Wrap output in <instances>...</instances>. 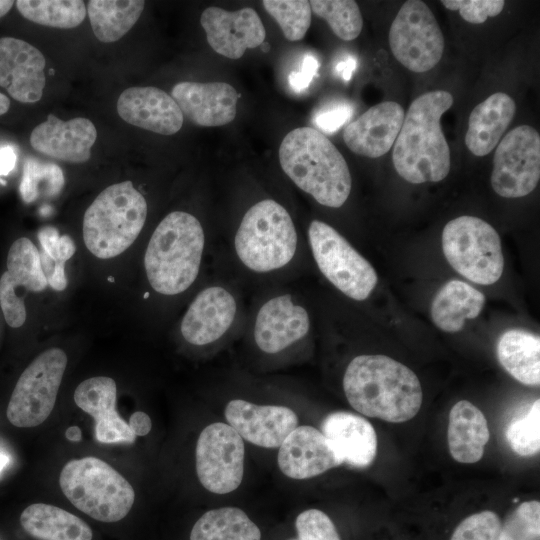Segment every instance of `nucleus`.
<instances>
[{
	"mask_svg": "<svg viewBox=\"0 0 540 540\" xmlns=\"http://www.w3.org/2000/svg\"><path fill=\"white\" fill-rule=\"evenodd\" d=\"M343 389L357 412L392 423L415 417L423 401L416 374L385 355L354 357L345 370Z\"/></svg>",
	"mask_w": 540,
	"mask_h": 540,
	"instance_id": "obj_1",
	"label": "nucleus"
},
{
	"mask_svg": "<svg viewBox=\"0 0 540 540\" xmlns=\"http://www.w3.org/2000/svg\"><path fill=\"white\" fill-rule=\"evenodd\" d=\"M453 102L448 91L434 90L409 106L392 151L394 168L407 182H439L448 175L450 150L440 121Z\"/></svg>",
	"mask_w": 540,
	"mask_h": 540,
	"instance_id": "obj_2",
	"label": "nucleus"
},
{
	"mask_svg": "<svg viewBox=\"0 0 540 540\" xmlns=\"http://www.w3.org/2000/svg\"><path fill=\"white\" fill-rule=\"evenodd\" d=\"M279 161L284 173L319 204L341 207L348 199L352 178L335 145L312 127H299L282 140Z\"/></svg>",
	"mask_w": 540,
	"mask_h": 540,
	"instance_id": "obj_3",
	"label": "nucleus"
},
{
	"mask_svg": "<svg viewBox=\"0 0 540 540\" xmlns=\"http://www.w3.org/2000/svg\"><path fill=\"white\" fill-rule=\"evenodd\" d=\"M205 248L200 221L184 211L167 214L155 228L146 248L144 267L150 286L172 296L197 279Z\"/></svg>",
	"mask_w": 540,
	"mask_h": 540,
	"instance_id": "obj_4",
	"label": "nucleus"
},
{
	"mask_svg": "<svg viewBox=\"0 0 540 540\" xmlns=\"http://www.w3.org/2000/svg\"><path fill=\"white\" fill-rule=\"evenodd\" d=\"M144 196L127 180L105 188L83 217V240L97 258L110 259L127 250L147 217Z\"/></svg>",
	"mask_w": 540,
	"mask_h": 540,
	"instance_id": "obj_5",
	"label": "nucleus"
},
{
	"mask_svg": "<svg viewBox=\"0 0 540 540\" xmlns=\"http://www.w3.org/2000/svg\"><path fill=\"white\" fill-rule=\"evenodd\" d=\"M298 236L280 203L263 199L244 214L234 236L237 258L248 270L265 274L286 267L295 257Z\"/></svg>",
	"mask_w": 540,
	"mask_h": 540,
	"instance_id": "obj_6",
	"label": "nucleus"
},
{
	"mask_svg": "<svg viewBox=\"0 0 540 540\" xmlns=\"http://www.w3.org/2000/svg\"><path fill=\"white\" fill-rule=\"evenodd\" d=\"M59 484L77 509L101 522L126 517L135 499L131 484L108 463L93 456L67 462Z\"/></svg>",
	"mask_w": 540,
	"mask_h": 540,
	"instance_id": "obj_7",
	"label": "nucleus"
},
{
	"mask_svg": "<svg viewBox=\"0 0 540 540\" xmlns=\"http://www.w3.org/2000/svg\"><path fill=\"white\" fill-rule=\"evenodd\" d=\"M442 249L453 269L474 283L491 285L503 273L501 239L478 217L464 215L449 221L442 232Z\"/></svg>",
	"mask_w": 540,
	"mask_h": 540,
	"instance_id": "obj_8",
	"label": "nucleus"
},
{
	"mask_svg": "<svg viewBox=\"0 0 540 540\" xmlns=\"http://www.w3.org/2000/svg\"><path fill=\"white\" fill-rule=\"evenodd\" d=\"M308 240L318 269L333 286L356 301L370 296L378 282L375 269L336 229L313 220Z\"/></svg>",
	"mask_w": 540,
	"mask_h": 540,
	"instance_id": "obj_9",
	"label": "nucleus"
},
{
	"mask_svg": "<svg viewBox=\"0 0 540 540\" xmlns=\"http://www.w3.org/2000/svg\"><path fill=\"white\" fill-rule=\"evenodd\" d=\"M67 366L62 349L51 348L38 355L20 375L11 394L6 415L21 428L35 427L51 414Z\"/></svg>",
	"mask_w": 540,
	"mask_h": 540,
	"instance_id": "obj_10",
	"label": "nucleus"
},
{
	"mask_svg": "<svg viewBox=\"0 0 540 540\" xmlns=\"http://www.w3.org/2000/svg\"><path fill=\"white\" fill-rule=\"evenodd\" d=\"M393 56L408 70L423 73L442 58L445 42L430 8L420 0H409L399 9L389 30Z\"/></svg>",
	"mask_w": 540,
	"mask_h": 540,
	"instance_id": "obj_11",
	"label": "nucleus"
},
{
	"mask_svg": "<svg viewBox=\"0 0 540 540\" xmlns=\"http://www.w3.org/2000/svg\"><path fill=\"white\" fill-rule=\"evenodd\" d=\"M244 457L243 439L229 424L215 422L206 426L195 450L200 483L215 494L234 491L243 479Z\"/></svg>",
	"mask_w": 540,
	"mask_h": 540,
	"instance_id": "obj_12",
	"label": "nucleus"
},
{
	"mask_svg": "<svg viewBox=\"0 0 540 540\" xmlns=\"http://www.w3.org/2000/svg\"><path fill=\"white\" fill-rule=\"evenodd\" d=\"M540 179V135L529 125L508 132L496 147L491 185L504 198L530 194Z\"/></svg>",
	"mask_w": 540,
	"mask_h": 540,
	"instance_id": "obj_13",
	"label": "nucleus"
},
{
	"mask_svg": "<svg viewBox=\"0 0 540 540\" xmlns=\"http://www.w3.org/2000/svg\"><path fill=\"white\" fill-rule=\"evenodd\" d=\"M48 286L38 248L26 238L17 239L7 256V270L0 278V306L7 324L13 328L26 320V291L41 292Z\"/></svg>",
	"mask_w": 540,
	"mask_h": 540,
	"instance_id": "obj_14",
	"label": "nucleus"
},
{
	"mask_svg": "<svg viewBox=\"0 0 540 540\" xmlns=\"http://www.w3.org/2000/svg\"><path fill=\"white\" fill-rule=\"evenodd\" d=\"M310 325V316L305 307L291 294H279L259 307L253 337L262 352L277 354L304 339Z\"/></svg>",
	"mask_w": 540,
	"mask_h": 540,
	"instance_id": "obj_15",
	"label": "nucleus"
},
{
	"mask_svg": "<svg viewBox=\"0 0 540 540\" xmlns=\"http://www.w3.org/2000/svg\"><path fill=\"white\" fill-rule=\"evenodd\" d=\"M211 48L229 59H240L247 49L261 46L266 37L258 13L245 7L236 11L210 6L200 17Z\"/></svg>",
	"mask_w": 540,
	"mask_h": 540,
	"instance_id": "obj_16",
	"label": "nucleus"
},
{
	"mask_svg": "<svg viewBox=\"0 0 540 540\" xmlns=\"http://www.w3.org/2000/svg\"><path fill=\"white\" fill-rule=\"evenodd\" d=\"M234 294L221 285L201 290L186 310L181 324L182 337L191 345L205 346L220 340L237 318Z\"/></svg>",
	"mask_w": 540,
	"mask_h": 540,
	"instance_id": "obj_17",
	"label": "nucleus"
},
{
	"mask_svg": "<svg viewBox=\"0 0 540 540\" xmlns=\"http://www.w3.org/2000/svg\"><path fill=\"white\" fill-rule=\"evenodd\" d=\"M224 414L242 439L264 448H279L298 426L296 413L280 405H257L233 399L227 403Z\"/></svg>",
	"mask_w": 540,
	"mask_h": 540,
	"instance_id": "obj_18",
	"label": "nucleus"
},
{
	"mask_svg": "<svg viewBox=\"0 0 540 540\" xmlns=\"http://www.w3.org/2000/svg\"><path fill=\"white\" fill-rule=\"evenodd\" d=\"M46 61L31 44L14 37L0 38V86L13 99L35 103L45 87Z\"/></svg>",
	"mask_w": 540,
	"mask_h": 540,
	"instance_id": "obj_19",
	"label": "nucleus"
},
{
	"mask_svg": "<svg viewBox=\"0 0 540 540\" xmlns=\"http://www.w3.org/2000/svg\"><path fill=\"white\" fill-rule=\"evenodd\" d=\"M239 93L225 82H179L171 97L183 116L203 127L223 126L232 122L237 113Z\"/></svg>",
	"mask_w": 540,
	"mask_h": 540,
	"instance_id": "obj_20",
	"label": "nucleus"
},
{
	"mask_svg": "<svg viewBox=\"0 0 540 540\" xmlns=\"http://www.w3.org/2000/svg\"><path fill=\"white\" fill-rule=\"evenodd\" d=\"M277 463L292 479H309L342 463L324 434L313 426H297L279 446Z\"/></svg>",
	"mask_w": 540,
	"mask_h": 540,
	"instance_id": "obj_21",
	"label": "nucleus"
},
{
	"mask_svg": "<svg viewBox=\"0 0 540 540\" xmlns=\"http://www.w3.org/2000/svg\"><path fill=\"white\" fill-rule=\"evenodd\" d=\"M404 117V109L397 102H380L347 124L343 131L344 142L357 155L381 157L394 144Z\"/></svg>",
	"mask_w": 540,
	"mask_h": 540,
	"instance_id": "obj_22",
	"label": "nucleus"
},
{
	"mask_svg": "<svg viewBox=\"0 0 540 540\" xmlns=\"http://www.w3.org/2000/svg\"><path fill=\"white\" fill-rule=\"evenodd\" d=\"M117 112L127 123L162 135L177 133L184 121L171 95L153 86L124 90L117 101Z\"/></svg>",
	"mask_w": 540,
	"mask_h": 540,
	"instance_id": "obj_23",
	"label": "nucleus"
},
{
	"mask_svg": "<svg viewBox=\"0 0 540 540\" xmlns=\"http://www.w3.org/2000/svg\"><path fill=\"white\" fill-rule=\"evenodd\" d=\"M97 138L94 124L87 118L63 121L53 114L37 125L30 135L31 146L39 153L69 163H84L91 156Z\"/></svg>",
	"mask_w": 540,
	"mask_h": 540,
	"instance_id": "obj_24",
	"label": "nucleus"
},
{
	"mask_svg": "<svg viewBox=\"0 0 540 540\" xmlns=\"http://www.w3.org/2000/svg\"><path fill=\"white\" fill-rule=\"evenodd\" d=\"M116 382L106 376L84 380L74 391V401L95 420V436L101 443H133L136 435L116 411Z\"/></svg>",
	"mask_w": 540,
	"mask_h": 540,
	"instance_id": "obj_25",
	"label": "nucleus"
},
{
	"mask_svg": "<svg viewBox=\"0 0 540 540\" xmlns=\"http://www.w3.org/2000/svg\"><path fill=\"white\" fill-rule=\"evenodd\" d=\"M342 461L350 466L365 468L377 454V435L364 417L347 411L325 416L321 430Z\"/></svg>",
	"mask_w": 540,
	"mask_h": 540,
	"instance_id": "obj_26",
	"label": "nucleus"
},
{
	"mask_svg": "<svg viewBox=\"0 0 540 540\" xmlns=\"http://www.w3.org/2000/svg\"><path fill=\"white\" fill-rule=\"evenodd\" d=\"M516 111L514 100L504 92H495L471 111L465 144L475 156L489 154L511 123Z\"/></svg>",
	"mask_w": 540,
	"mask_h": 540,
	"instance_id": "obj_27",
	"label": "nucleus"
},
{
	"mask_svg": "<svg viewBox=\"0 0 540 540\" xmlns=\"http://www.w3.org/2000/svg\"><path fill=\"white\" fill-rule=\"evenodd\" d=\"M490 432L484 414L467 400L457 402L449 413L447 442L452 457L465 464L478 462Z\"/></svg>",
	"mask_w": 540,
	"mask_h": 540,
	"instance_id": "obj_28",
	"label": "nucleus"
},
{
	"mask_svg": "<svg viewBox=\"0 0 540 540\" xmlns=\"http://www.w3.org/2000/svg\"><path fill=\"white\" fill-rule=\"evenodd\" d=\"M486 298L479 290L461 280H450L436 293L431 303V319L441 330H462L467 319L479 316Z\"/></svg>",
	"mask_w": 540,
	"mask_h": 540,
	"instance_id": "obj_29",
	"label": "nucleus"
},
{
	"mask_svg": "<svg viewBox=\"0 0 540 540\" xmlns=\"http://www.w3.org/2000/svg\"><path fill=\"white\" fill-rule=\"evenodd\" d=\"M20 523L29 535L38 540H92L93 537L91 528L82 519L45 503L25 508Z\"/></svg>",
	"mask_w": 540,
	"mask_h": 540,
	"instance_id": "obj_30",
	"label": "nucleus"
},
{
	"mask_svg": "<svg viewBox=\"0 0 540 540\" xmlns=\"http://www.w3.org/2000/svg\"><path fill=\"white\" fill-rule=\"evenodd\" d=\"M496 354L501 366L517 381L530 386L540 383V338L522 329L505 331L498 339Z\"/></svg>",
	"mask_w": 540,
	"mask_h": 540,
	"instance_id": "obj_31",
	"label": "nucleus"
},
{
	"mask_svg": "<svg viewBox=\"0 0 540 540\" xmlns=\"http://www.w3.org/2000/svg\"><path fill=\"white\" fill-rule=\"evenodd\" d=\"M142 0H90L87 13L96 38L112 43L122 38L137 22L144 9Z\"/></svg>",
	"mask_w": 540,
	"mask_h": 540,
	"instance_id": "obj_32",
	"label": "nucleus"
},
{
	"mask_svg": "<svg viewBox=\"0 0 540 540\" xmlns=\"http://www.w3.org/2000/svg\"><path fill=\"white\" fill-rule=\"evenodd\" d=\"M258 526L236 507L205 512L194 524L190 540H260Z\"/></svg>",
	"mask_w": 540,
	"mask_h": 540,
	"instance_id": "obj_33",
	"label": "nucleus"
},
{
	"mask_svg": "<svg viewBox=\"0 0 540 540\" xmlns=\"http://www.w3.org/2000/svg\"><path fill=\"white\" fill-rule=\"evenodd\" d=\"M16 6L27 20L53 28H74L86 16L81 0H18Z\"/></svg>",
	"mask_w": 540,
	"mask_h": 540,
	"instance_id": "obj_34",
	"label": "nucleus"
},
{
	"mask_svg": "<svg viewBox=\"0 0 540 540\" xmlns=\"http://www.w3.org/2000/svg\"><path fill=\"white\" fill-rule=\"evenodd\" d=\"M37 237L40 244V261L48 285L63 291L67 287L64 265L75 253L76 246L68 235H60L55 227L41 228Z\"/></svg>",
	"mask_w": 540,
	"mask_h": 540,
	"instance_id": "obj_35",
	"label": "nucleus"
},
{
	"mask_svg": "<svg viewBox=\"0 0 540 540\" xmlns=\"http://www.w3.org/2000/svg\"><path fill=\"white\" fill-rule=\"evenodd\" d=\"M64 184V175L58 165L34 158L25 160L19 185L24 202L32 203L41 194L45 197H55L60 194Z\"/></svg>",
	"mask_w": 540,
	"mask_h": 540,
	"instance_id": "obj_36",
	"label": "nucleus"
},
{
	"mask_svg": "<svg viewBox=\"0 0 540 540\" xmlns=\"http://www.w3.org/2000/svg\"><path fill=\"white\" fill-rule=\"evenodd\" d=\"M311 11L324 19L333 33L344 41L356 39L363 27L358 4L353 0H312Z\"/></svg>",
	"mask_w": 540,
	"mask_h": 540,
	"instance_id": "obj_37",
	"label": "nucleus"
},
{
	"mask_svg": "<svg viewBox=\"0 0 540 540\" xmlns=\"http://www.w3.org/2000/svg\"><path fill=\"white\" fill-rule=\"evenodd\" d=\"M262 5L280 26L285 38L299 41L311 24V7L306 0H263Z\"/></svg>",
	"mask_w": 540,
	"mask_h": 540,
	"instance_id": "obj_38",
	"label": "nucleus"
},
{
	"mask_svg": "<svg viewBox=\"0 0 540 540\" xmlns=\"http://www.w3.org/2000/svg\"><path fill=\"white\" fill-rule=\"evenodd\" d=\"M510 448L519 456L536 455L540 450V400L533 402L529 411L512 421L506 431Z\"/></svg>",
	"mask_w": 540,
	"mask_h": 540,
	"instance_id": "obj_39",
	"label": "nucleus"
},
{
	"mask_svg": "<svg viewBox=\"0 0 540 540\" xmlns=\"http://www.w3.org/2000/svg\"><path fill=\"white\" fill-rule=\"evenodd\" d=\"M498 540H540V503H521L501 525Z\"/></svg>",
	"mask_w": 540,
	"mask_h": 540,
	"instance_id": "obj_40",
	"label": "nucleus"
},
{
	"mask_svg": "<svg viewBox=\"0 0 540 540\" xmlns=\"http://www.w3.org/2000/svg\"><path fill=\"white\" fill-rule=\"evenodd\" d=\"M500 529L499 516L493 511L485 510L462 520L450 540H498Z\"/></svg>",
	"mask_w": 540,
	"mask_h": 540,
	"instance_id": "obj_41",
	"label": "nucleus"
},
{
	"mask_svg": "<svg viewBox=\"0 0 540 540\" xmlns=\"http://www.w3.org/2000/svg\"><path fill=\"white\" fill-rule=\"evenodd\" d=\"M297 538L291 540H341L330 517L319 509L301 512L295 521Z\"/></svg>",
	"mask_w": 540,
	"mask_h": 540,
	"instance_id": "obj_42",
	"label": "nucleus"
},
{
	"mask_svg": "<svg viewBox=\"0 0 540 540\" xmlns=\"http://www.w3.org/2000/svg\"><path fill=\"white\" fill-rule=\"evenodd\" d=\"M441 4L451 11H458L463 20L472 24L484 23L489 17L501 13L503 0H442Z\"/></svg>",
	"mask_w": 540,
	"mask_h": 540,
	"instance_id": "obj_43",
	"label": "nucleus"
},
{
	"mask_svg": "<svg viewBox=\"0 0 540 540\" xmlns=\"http://www.w3.org/2000/svg\"><path fill=\"white\" fill-rule=\"evenodd\" d=\"M352 112V108L349 106L332 107L318 114L315 123L320 130L333 133L351 117Z\"/></svg>",
	"mask_w": 540,
	"mask_h": 540,
	"instance_id": "obj_44",
	"label": "nucleus"
},
{
	"mask_svg": "<svg viewBox=\"0 0 540 540\" xmlns=\"http://www.w3.org/2000/svg\"><path fill=\"white\" fill-rule=\"evenodd\" d=\"M319 68L318 60L311 54H306L303 58L301 70L292 72L289 75V84L296 92L306 89L313 77L316 76Z\"/></svg>",
	"mask_w": 540,
	"mask_h": 540,
	"instance_id": "obj_45",
	"label": "nucleus"
},
{
	"mask_svg": "<svg viewBox=\"0 0 540 540\" xmlns=\"http://www.w3.org/2000/svg\"><path fill=\"white\" fill-rule=\"evenodd\" d=\"M128 425L136 436L147 435L152 427L150 417L142 411L134 412L129 419Z\"/></svg>",
	"mask_w": 540,
	"mask_h": 540,
	"instance_id": "obj_46",
	"label": "nucleus"
},
{
	"mask_svg": "<svg viewBox=\"0 0 540 540\" xmlns=\"http://www.w3.org/2000/svg\"><path fill=\"white\" fill-rule=\"evenodd\" d=\"M16 160L17 156L12 147H0V177L8 175L13 170Z\"/></svg>",
	"mask_w": 540,
	"mask_h": 540,
	"instance_id": "obj_47",
	"label": "nucleus"
},
{
	"mask_svg": "<svg viewBox=\"0 0 540 540\" xmlns=\"http://www.w3.org/2000/svg\"><path fill=\"white\" fill-rule=\"evenodd\" d=\"M355 67H356L355 59L348 58L337 64L336 71L345 81H349L351 79L353 71L355 70Z\"/></svg>",
	"mask_w": 540,
	"mask_h": 540,
	"instance_id": "obj_48",
	"label": "nucleus"
},
{
	"mask_svg": "<svg viewBox=\"0 0 540 540\" xmlns=\"http://www.w3.org/2000/svg\"><path fill=\"white\" fill-rule=\"evenodd\" d=\"M65 435L70 441H79L81 439V429L78 426H71L66 430Z\"/></svg>",
	"mask_w": 540,
	"mask_h": 540,
	"instance_id": "obj_49",
	"label": "nucleus"
},
{
	"mask_svg": "<svg viewBox=\"0 0 540 540\" xmlns=\"http://www.w3.org/2000/svg\"><path fill=\"white\" fill-rule=\"evenodd\" d=\"M9 107H10L9 98L0 92V116L7 113V111L9 110Z\"/></svg>",
	"mask_w": 540,
	"mask_h": 540,
	"instance_id": "obj_50",
	"label": "nucleus"
},
{
	"mask_svg": "<svg viewBox=\"0 0 540 540\" xmlns=\"http://www.w3.org/2000/svg\"><path fill=\"white\" fill-rule=\"evenodd\" d=\"M13 4L14 1L12 0H0V18L9 12Z\"/></svg>",
	"mask_w": 540,
	"mask_h": 540,
	"instance_id": "obj_51",
	"label": "nucleus"
},
{
	"mask_svg": "<svg viewBox=\"0 0 540 540\" xmlns=\"http://www.w3.org/2000/svg\"><path fill=\"white\" fill-rule=\"evenodd\" d=\"M10 463V457L8 454L0 451V473L5 469V467Z\"/></svg>",
	"mask_w": 540,
	"mask_h": 540,
	"instance_id": "obj_52",
	"label": "nucleus"
}]
</instances>
